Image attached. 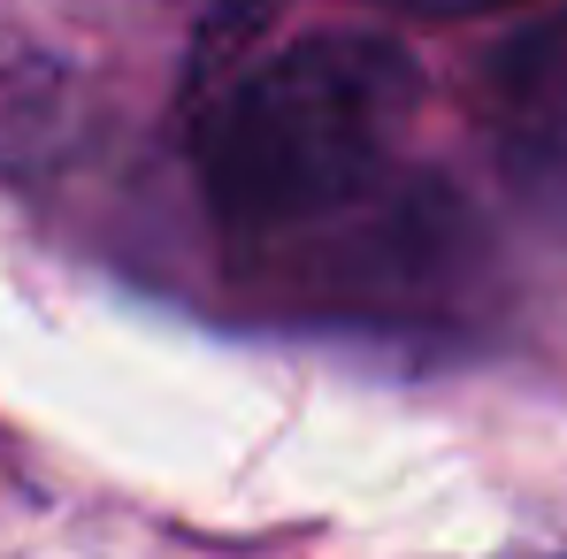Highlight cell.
Here are the masks:
<instances>
[{
    "label": "cell",
    "instance_id": "3",
    "mask_svg": "<svg viewBox=\"0 0 567 559\" xmlns=\"http://www.w3.org/2000/svg\"><path fill=\"white\" fill-rule=\"evenodd\" d=\"M377 8H406V15H483V8H514V0H377Z\"/></svg>",
    "mask_w": 567,
    "mask_h": 559
},
{
    "label": "cell",
    "instance_id": "1",
    "mask_svg": "<svg viewBox=\"0 0 567 559\" xmlns=\"http://www.w3.org/2000/svg\"><path fill=\"white\" fill-rule=\"evenodd\" d=\"M422 107V70L377 31H322L269 54L207 138V191L230 222L291 230L377 185Z\"/></svg>",
    "mask_w": 567,
    "mask_h": 559
},
{
    "label": "cell",
    "instance_id": "2",
    "mask_svg": "<svg viewBox=\"0 0 567 559\" xmlns=\"http://www.w3.org/2000/svg\"><path fill=\"white\" fill-rule=\"evenodd\" d=\"M62 123V70L0 31V169Z\"/></svg>",
    "mask_w": 567,
    "mask_h": 559
}]
</instances>
